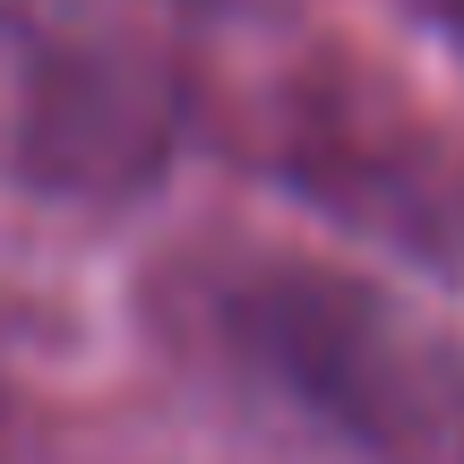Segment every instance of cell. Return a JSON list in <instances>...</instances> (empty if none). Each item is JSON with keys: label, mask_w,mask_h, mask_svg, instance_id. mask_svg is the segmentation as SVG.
<instances>
[{"label": "cell", "mask_w": 464, "mask_h": 464, "mask_svg": "<svg viewBox=\"0 0 464 464\" xmlns=\"http://www.w3.org/2000/svg\"><path fill=\"white\" fill-rule=\"evenodd\" d=\"M181 362L284 404L353 464H464V335L310 249L164 258L147 293Z\"/></svg>", "instance_id": "obj_1"}, {"label": "cell", "mask_w": 464, "mask_h": 464, "mask_svg": "<svg viewBox=\"0 0 464 464\" xmlns=\"http://www.w3.org/2000/svg\"><path fill=\"white\" fill-rule=\"evenodd\" d=\"M198 26H216L224 44L258 61L241 95H198V112L224 103L266 181H284L301 207L335 216L344 232H370L404 258L448 266L464 249V181L448 147L370 61H353L344 44L284 34L266 0L198 17Z\"/></svg>", "instance_id": "obj_2"}, {"label": "cell", "mask_w": 464, "mask_h": 464, "mask_svg": "<svg viewBox=\"0 0 464 464\" xmlns=\"http://www.w3.org/2000/svg\"><path fill=\"white\" fill-rule=\"evenodd\" d=\"M189 130V61L52 0H0V189L121 216L172 181Z\"/></svg>", "instance_id": "obj_3"}, {"label": "cell", "mask_w": 464, "mask_h": 464, "mask_svg": "<svg viewBox=\"0 0 464 464\" xmlns=\"http://www.w3.org/2000/svg\"><path fill=\"white\" fill-rule=\"evenodd\" d=\"M413 17H421V26H430L439 44L464 61V0H413Z\"/></svg>", "instance_id": "obj_4"}, {"label": "cell", "mask_w": 464, "mask_h": 464, "mask_svg": "<svg viewBox=\"0 0 464 464\" xmlns=\"http://www.w3.org/2000/svg\"><path fill=\"white\" fill-rule=\"evenodd\" d=\"M189 17H224V9H258V0H181Z\"/></svg>", "instance_id": "obj_5"}, {"label": "cell", "mask_w": 464, "mask_h": 464, "mask_svg": "<svg viewBox=\"0 0 464 464\" xmlns=\"http://www.w3.org/2000/svg\"><path fill=\"white\" fill-rule=\"evenodd\" d=\"M0 464H17V430H9V396H0Z\"/></svg>", "instance_id": "obj_6"}]
</instances>
